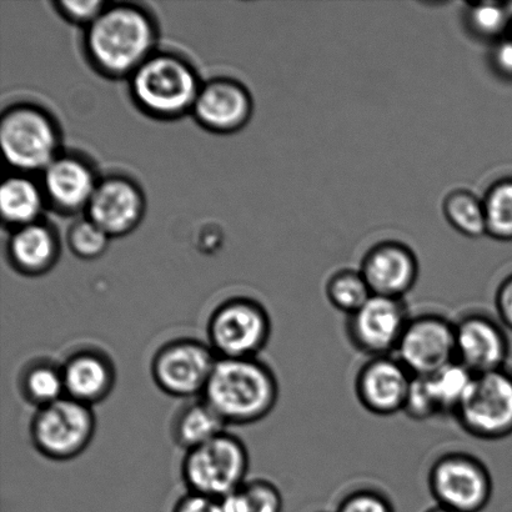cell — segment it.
I'll return each instance as SVG.
<instances>
[{
    "label": "cell",
    "mask_w": 512,
    "mask_h": 512,
    "mask_svg": "<svg viewBox=\"0 0 512 512\" xmlns=\"http://www.w3.org/2000/svg\"><path fill=\"white\" fill-rule=\"evenodd\" d=\"M157 43V28L147 10L133 4L107 5L87 27L85 50L95 68L108 77H130Z\"/></svg>",
    "instance_id": "1"
},
{
    "label": "cell",
    "mask_w": 512,
    "mask_h": 512,
    "mask_svg": "<svg viewBox=\"0 0 512 512\" xmlns=\"http://www.w3.org/2000/svg\"><path fill=\"white\" fill-rule=\"evenodd\" d=\"M202 398L227 425L255 424L278 403V379L258 358H218Z\"/></svg>",
    "instance_id": "2"
},
{
    "label": "cell",
    "mask_w": 512,
    "mask_h": 512,
    "mask_svg": "<svg viewBox=\"0 0 512 512\" xmlns=\"http://www.w3.org/2000/svg\"><path fill=\"white\" fill-rule=\"evenodd\" d=\"M129 79L139 108L162 119L192 112L203 85L187 60L170 53L150 55Z\"/></svg>",
    "instance_id": "3"
},
{
    "label": "cell",
    "mask_w": 512,
    "mask_h": 512,
    "mask_svg": "<svg viewBox=\"0 0 512 512\" xmlns=\"http://www.w3.org/2000/svg\"><path fill=\"white\" fill-rule=\"evenodd\" d=\"M250 465L247 446L238 436H217L198 448L187 451L182 476L190 493L222 500L247 481Z\"/></svg>",
    "instance_id": "4"
},
{
    "label": "cell",
    "mask_w": 512,
    "mask_h": 512,
    "mask_svg": "<svg viewBox=\"0 0 512 512\" xmlns=\"http://www.w3.org/2000/svg\"><path fill=\"white\" fill-rule=\"evenodd\" d=\"M60 134L48 112L33 104H17L0 120V145L5 160L20 172H38L59 155Z\"/></svg>",
    "instance_id": "5"
},
{
    "label": "cell",
    "mask_w": 512,
    "mask_h": 512,
    "mask_svg": "<svg viewBox=\"0 0 512 512\" xmlns=\"http://www.w3.org/2000/svg\"><path fill=\"white\" fill-rule=\"evenodd\" d=\"M207 334L218 358H256L270 340V315L259 301L235 296L210 314Z\"/></svg>",
    "instance_id": "6"
},
{
    "label": "cell",
    "mask_w": 512,
    "mask_h": 512,
    "mask_svg": "<svg viewBox=\"0 0 512 512\" xmlns=\"http://www.w3.org/2000/svg\"><path fill=\"white\" fill-rule=\"evenodd\" d=\"M95 428L97 419L92 406L64 396L35 411L30 423V438L44 458L68 461L87 450Z\"/></svg>",
    "instance_id": "7"
},
{
    "label": "cell",
    "mask_w": 512,
    "mask_h": 512,
    "mask_svg": "<svg viewBox=\"0 0 512 512\" xmlns=\"http://www.w3.org/2000/svg\"><path fill=\"white\" fill-rule=\"evenodd\" d=\"M429 490L436 505L459 512H481L493 498V478L483 461L468 453H448L431 465Z\"/></svg>",
    "instance_id": "8"
},
{
    "label": "cell",
    "mask_w": 512,
    "mask_h": 512,
    "mask_svg": "<svg viewBox=\"0 0 512 512\" xmlns=\"http://www.w3.org/2000/svg\"><path fill=\"white\" fill-rule=\"evenodd\" d=\"M455 418L476 439L493 441L512 435V370L505 366L475 375Z\"/></svg>",
    "instance_id": "9"
},
{
    "label": "cell",
    "mask_w": 512,
    "mask_h": 512,
    "mask_svg": "<svg viewBox=\"0 0 512 512\" xmlns=\"http://www.w3.org/2000/svg\"><path fill=\"white\" fill-rule=\"evenodd\" d=\"M218 356L208 343L175 339L154 354L150 373L155 385L174 398L192 399L204 394Z\"/></svg>",
    "instance_id": "10"
},
{
    "label": "cell",
    "mask_w": 512,
    "mask_h": 512,
    "mask_svg": "<svg viewBox=\"0 0 512 512\" xmlns=\"http://www.w3.org/2000/svg\"><path fill=\"white\" fill-rule=\"evenodd\" d=\"M410 319L403 299L373 294L358 311L348 316L346 334L360 353L370 358L389 356L398 349Z\"/></svg>",
    "instance_id": "11"
},
{
    "label": "cell",
    "mask_w": 512,
    "mask_h": 512,
    "mask_svg": "<svg viewBox=\"0 0 512 512\" xmlns=\"http://www.w3.org/2000/svg\"><path fill=\"white\" fill-rule=\"evenodd\" d=\"M396 358L413 376H429L456 360L455 324L438 314L411 318Z\"/></svg>",
    "instance_id": "12"
},
{
    "label": "cell",
    "mask_w": 512,
    "mask_h": 512,
    "mask_svg": "<svg viewBox=\"0 0 512 512\" xmlns=\"http://www.w3.org/2000/svg\"><path fill=\"white\" fill-rule=\"evenodd\" d=\"M413 378L396 356L370 358L356 374V398L376 416L398 414L404 410Z\"/></svg>",
    "instance_id": "13"
},
{
    "label": "cell",
    "mask_w": 512,
    "mask_h": 512,
    "mask_svg": "<svg viewBox=\"0 0 512 512\" xmlns=\"http://www.w3.org/2000/svg\"><path fill=\"white\" fill-rule=\"evenodd\" d=\"M456 360L475 375L503 369L510 343L503 325L490 316L465 315L455 324Z\"/></svg>",
    "instance_id": "14"
},
{
    "label": "cell",
    "mask_w": 512,
    "mask_h": 512,
    "mask_svg": "<svg viewBox=\"0 0 512 512\" xmlns=\"http://www.w3.org/2000/svg\"><path fill=\"white\" fill-rule=\"evenodd\" d=\"M144 210V195L138 185L129 178L109 175L99 179L85 213L112 238L137 228Z\"/></svg>",
    "instance_id": "15"
},
{
    "label": "cell",
    "mask_w": 512,
    "mask_h": 512,
    "mask_svg": "<svg viewBox=\"0 0 512 512\" xmlns=\"http://www.w3.org/2000/svg\"><path fill=\"white\" fill-rule=\"evenodd\" d=\"M360 273L374 295L403 299L418 280L419 263L406 245L384 242L365 255Z\"/></svg>",
    "instance_id": "16"
},
{
    "label": "cell",
    "mask_w": 512,
    "mask_h": 512,
    "mask_svg": "<svg viewBox=\"0 0 512 512\" xmlns=\"http://www.w3.org/2000/svg\"><path fill=\"white\" fill-rule=\"evenodd\" d=\"M204 128L232 133L249 122L253 100L248 89L233 79H213L203 84L192 110Z\"/></svg>",
    "instance_id": "17"
},
{
    "label": "cell",
    "mask_w": 512,
    "mask_h": 512,
    "mask_svg": "<svg viewBox=\"0 0 512 512\" xmlns=\"http://www.w3.org/2000/svg\"><path fill=\"white\" fill-rule=\"evenodd\" d=\"M98 182L87 160L78 155L59 154L43 170L40 187L45 200L55 209L60 213L73 214L87 209Z\"/></svg>",
    "instance_id": "18"
},
{
    "label": "cell",
    "mask_w": 512,
    "mask_h": 512,
    "mask_svg": "<svg viewBox=\"0 0 512 512\" xmlns=\"http://www.w3.org/2000/svg\"><path fill=\"white\" fill-rule=\"evenodd\" d=\"M65 394L79 403L93 406L113 393L117 369L103 350L84 348L74 351L62 364Z\"/></svg>",
    "instance_id": "19"
},
{
    "label": "cell",
    "mask_w": 512,
    "mask_h": 512,
    "mask_svg": "<svg viewBox=\"0 0 512 512\" xmlns=\"http://www.w3.org/2000/svg\"><path fill=\"white\" fill-rule=\"evenodd\" d=\"M59 244L47 224L35 222L14 230L8 242L9 263L18 273L39 276L57 263Z\"/></svg>",
    "instance_id": "20"
},
{
    "label": "cell",
    "mask_w": 512,
    "mask_h": 512,
    "mask_svg": "<svg viewBox=\"0 0 512 512\" xmlns=\"http://www.w3.org/2000/svg\"><path fill=\"white\" fill-rule=\"evenodd\" d=\"M225 421L203 398L179 410L172 425L175 443L187 451L198 448L225 433Z\"/></svg>",
    "instance_id": "21"
},
{
    "label": "cell",
    "mask_w": 512,
    "mask_h": 512,
    "mask_svg": "<svg viewBox=\"0 0 512 512\" xmlns=\"http://www.w3.org/2000/svg\"><path fill=\"white\" fill-rule=\"evenodd\" d=\"M44 203L42 187L23 175L5 179L0 187V213L15 229L39 222Z\"/></svg>",
    "instance_id": "22"
},
{
    "label": "cell",
    "mask_w": 512,
    "mask_h": 512,
    "mask_svg": "<svg viewBox=\"0 0 512 512\" xmlns=\"http://www.w3.org/2000/svg\"><path fill=\"white\" fill-rule=\"evenodd\" d=\"M19 391L37 409L63 399L67 394L62 365L44 359L32 361L20 373Z\"/></svg>",
    "instance_id": "23"
},
{
    "label": "cell",
    "mask_w": 512,
    "mask_h": 512,
    "mask_svg": "<svg viewBox=\"0 0 512 512\" xmlns=\"http://www.w3.org/2000/svg\"><path fill=\"white\" fill-rule=\"evenodd\" d=\"M428 381L431 395L441 414H454L469 394L474 383L475 374L460 364L453 361L436 373L425 376Z\"/></svg>",
    "instance_id": "24"
},
{
    "label": "cell",
    "mask_w": 512,
    "mask_h": 512,
    "mask_svg": "<svg viewBox=\"0 0 512 512\" xmlns=\"http://www.w3.org/2000/svg\"><path fill=\"white\" fill-rule=\"evenodd\" d=\"M223 512H281L283 495L273 483L256 479L220 500Z\"/></svg>",
    "instance_id": "25"
},
{
    "label": "cell",
    "mask_w": 512,
    "mask_h": 512,
    "mask_svg": "<svg viewBox=\"0 0 512 512\" xmlns=\"http://www.w3.org/2000/svg\"><path fill=\"white\" fill-rule=\"evenodd\" d=\"M444 213L448 222L470 238L483 237L486 232L484 202L468 190H455L446 197Z\"/></svg>",
    "instance_id": "26"
},
{
    "label": "cell",
    "mask_w": 512,
    "mask_h": 512,
    "mask_svg": "<svg viewBox=\"0 0 512 512\" xmlns=\"http://www.w3.org/2000/svg\"><path fill=\"white\" fill-rule=\"evenodd\" d=\"M326 298L336 310L354 314L371 298V290L363 274L355 270H341L326 284Z\"/></svg>",
    "instance_id": "27"
},
{
    "label": "cell",
    "mask_w": 512,
    "mask_h": 512,
    "mask_svg": "<svg viewBox=\"0 0 512 512\" xmlns=\"http://www.w3.org/2000/svg\"><path fill=\"white\" fill-rule=\"evenodd\" d=\"M486 232L501 242L512 240V178L501 179L489 188L483 199Z\"/></svg>",
    "instance_id": "28"
},
{
    "label": "cell",
    "mask_w": 512,
    "mask_h": 512,
    "mask_svg": "<svg viewBox=\"0 0 512 512\" xmlns=\"http://www.w3.org/2000/svg\"><path fill=\"white\" fill-rule=\"evenodd\" d=\"M468 24L471 32L481 39H504L509 28L510 14L500 3L471 4L468 10Z\"/></svg>",
    "instance_id": "29"
},
{
    "label": "cell",
    "mask_w": 512,
    "mask_h": 512,
    "mask_svg": "<svg viewBox=\"0 0 512 512\" xmlns=\"http://www.w3.org/2000/svg\"><path fill=\"white\" fill-rule=\"evenodd\" d=\"M109 235L85 217L72 225L68 233L70 250L84 260L99 258L108 248Z\"/></svg>",
    "instance_id": "30"
},
{
    "label": "cell",
    "mask_w": 512,
    "mask_h": 512,
    "mask_svg": "<svg viewBox=\"0 0 512 512\" xmlns=\"http://www.w3.org/2000/svg\"><path fill=\"white\" fill-rule=\"evenodd\" d=\"M403 413L416 421H425L440 415L425 376H414L411 381Z\"/></svg>",
    "instance_id": "31"
},
{
    "label": "cell",
    "mask_w": 512,
    "mask_h": 512,
    "mask_svg": "<svg viewBox=\"0 0 512 512\" xmlns=\"http://www.w3.org/2000/svg\"><path fill=\"white\" fill-rule=\"evenodd\" d=\"M336 512H395V509L380 491L359 489L346 495Z\"/></svg>",
    "instance_id": "32"
},
{
    "label": "cell",
    "mask_w": 512,
    "mask_h": 512,
    "mask_svg": "<svg viewBox=\"0 0 512 512\" xmlns=\"http://www.w3.org/2000/svg\"><path fill=\"white\" fill-rule=\"evenodd\" d=\"M60 13L70 22L84 24L88 27L99 14L103 12L107 3L99 0H89V2H58L55 3Z\"/></svg>",
    "instance_id": "33"
},
{
    "label": "cell",
    "mask_w": 512,
    "mask_h": 512,
    "mask_svg": "<svg viewBox=\"0 0 512 512\" xmlns=\"http://www.w3.org/2000/svg\"><path fill=\"white\" fill-rule=\"evenodd\" d=\"M173 512H223V509L220 500L188 491L175 504Z\"/></svg>",
    "instance_id": "34"
},
{
    "label": "cell",
    "mask_w": 512,
    "mask_h": 512,
    "mask_svg": "<svg viewBox=\"0 0 512 512\" xmlns=\"http://www.w3.org/2000/svg\"><path fill=\"white\" fill-rule=\"evenodd\" d=\"M495 306L501 324L512 331V275L508 276L496 291Z\"/></svg>",
    "instance_id": "35"
},
{
    "label": "cell",
    "mask_w": 512,
    "mask_h": 512,
    "mask_svg": "<svg viewBox=\"0 0 512 512\" xmlns=\"http://www.w3.org/2000/svg\"><path fill=\"white\" fill-rule=\"evenodd\" d=\"M493 65L501 77L512 80V38H504L496 43L493 52Z\"/></svg>",
    "instance_id": "36"
},
{
    "label": "cell",
    "mask_w": 512,
    "mask_h": 512,
    "mask_svg": "<svg viewBox=\"0 0 512 512\" xmlns=\"http://www.w3.org/2000/svg\"><path fill=\"white\" fill-rule=\"evenodd\" d=\"M425 512H459L455 510H451L449 508H445V506L436 505L435 508H431Z\"/></svg>",
    "instance_id": "37"
}]
</instances>
